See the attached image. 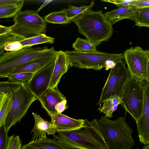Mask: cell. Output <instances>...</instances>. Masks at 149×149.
Here are the masks:
<instances>
[{"label": "cell", "mask_w": 149, "mask_h": 149, "mask_svg": "<svg viewBox=\"0 0 149 149\" xmlns=\"http://www.w3.org/2000/svg\"><path fill=\"white\" fill-rule=\"evenodd\" d=\"M80 127L70 131H57L54 139L66 149H109L96 119L84 120Z\"/></svg>", "instance_id": "1"}, {"label": "cell", "mask_w": 149, "mask_h": 149, "mask_svg": "<svg viewBox=\"0 0 149 149\" xmlns=\"http://www.w3.org/2000/svg\"><path fill=\"white\" fill-rule=\"evenodd\" d=\"M78 28L79 32L97 47L112 36V24L101 11H87L71 20Z\"/></svg>", "instance_id": "2"}, {"label": "cell", "mask_w": 149, "mask_h": 149, "mask_svg": "<svg viewBox=\"0 0 149 149\" xmlns=\"http://www.w3.org/2000/svg\"><path fill=\"white\" fill-rule=\"evenodd\" d=\"M98 123L109 149H131L135 145L132 136L134 131L126 123L125 117L112 120L103 116Z\"/></svg>", "instance_id": "3"}, {"label": "cell", "mask_w": 149, "mask_h": 149, "mask_svg": "<svg viewBox=\"0 0 149 149\" xmlns=\"http://www.w3.org/2000/svg\"><path fill=\"white\" fill-rule=\"evenodd\" d=\"M53 47L24 48L15 52L4 53L0 55V77H6L15 69L29 62L56 54Z\"/></svg>", "instance_id": "4"}, {"label": "cell", "mask_w": 149, "mask_h": 149, "mask_svg": "<svg viewBox=\"0 0 149 149\" xmlns=\"http://www.w3.org/2000/svg\"><path fill=\"white\" fill-rule=\"evenodd\" d=\"M68 57L70 67L79 68L92 69L97 71L105 68L107 62L123 59V54H110L97 51L91 53L79 52L75 50L65 51Z\"/></svg>", "instance_id": "5"}, {"label": "cell", "mask_w": 149, "mask_h": 149, "mask_svg": "<svg viewBox=\"0 0 149 149\" xmlns=\"http://www.w3.org/2000/svg\"><path fill=\"white\" fill-rule=\"evenodd\" d=\"M143 81L136 80L130 75L121 96L123 102L121 104L136 123L142 114L144 100Z\"/></svg>", "instance_id": "6"}, {"label": "cell", "mask_w": 149, "mask_h": 149, "mask_svg": "<svg viewBox=\"0 0 149 149\" xmlns=\"http://www.w3.org/2000/svg\"><path fill=\"white\" fill-rule=\"evenodd\" d=\"M130 76L123 59L116 61L114 65L111 68L97 105L101 106L105 100L112 96L118 95L121 97L124 87Z\"/></svg>", "instance_id": "7"}, {"label": "cell", "mask_w": 149, "mask_h": 149, "mask_svg": "<svg viewBox=\"0 0 149 149\" xmlns=\"http://www.w3.org/2000/svg\"><path fill=\"white\" fill-rule=\"evenodd\" d=\"M12 107L6 120L8 132L17 122H20L26 113L31 104L38 100L25 83L13 93Z\"/></svg>", "instance_id": "8"}, {"label": "cell", "mask_w": 149, "mask_h": 149, "mask_svg": "<svg viewBox=\"0 0 149 149\" xmlns=\"http://www.w3.org/2000/svg\"><path fill=\"white\" fill-rule=\"evenodd\" d=\"M125 61L131 76L135 79L146 80L149 52L139 46L131 47L124 52Z\"/></svg>", "instance_id": "9"}, {"label": "cell", "mask_w": 149, "mask_h": 149, "mask_svg": "<svg viewBox=\"0 0 149 149\" xmlns=\"http://www.w3.org/2000/svg\"><path fill=\"white\" fill-rule=\"evenodd\" d=\"M55 61L35 72L30 80L25 83L38 100L49 88Z\"/></svg>", "instance_id": "10"}, {"label": "cell", "mask_w": 149, "mask_h": 149, "mask_svg": "<svg viewBox=\"0 0 149 149\" xmlns=\"http://www.w3.org/2000/svg\"><path fill=\"white\" fill-rule=\"evenodd\" d=\"M144 100L142 114L136 122L140 142L149 144V83L143 81Z\"/></svg>", "instance_id": "11"}, {"label": "cell", "mask_w": 149, "mask_h": 149, "mask_svg": "<svg viewBox=\"0 0 149 149\" xmlns=\"http://www.w3.org/2000/svg\"><path fill=\"white\" fill-rule=\"evenodd\" d=\"M10 27L11 31L9 34L23 39L45 33L47 28L46 26L38 25L29 22L15 23Z\"/></svg>", "instance_id": "12"}, {"label": "cell", "mask_w": 149, "mask_h": 149, "mask_svg": "<svg viewBox=\"0 0 149 149\" xmlns=\"http://www.w3.org/2000/svg\"><path fill=\"white\" fill-rule=\"evenodd\" d=\"M66 100V97L57 88H49L38 99L42 107L51 117L57 113L56 106L60 102Z\"/></svg>", "instance_id": "13"}, {"label": "cell", "mask_w": 149, "mask_h": 149, "mask_svg": "<svg viewBox=\"0 0 149 149\" xmlns=\"http://www.w3.org/2000/svg\"><path fill=\"white\" fill-rule=\"evenodd\" d=\"M70 67L69 61L65 52L57 51L52 74L49 88L57 87L62 76L66 73Z\"/></svg>", "instance_id": "14"}, {"label": "cell", "mask_w": 149, "mask_h": 149, "mask_svg": "<svg viewBox=\"0 0 149 149\" xmlns=\"http://www.w3.org/2000/svg\"><path fill=\"white\" fill-rule=\"evenodd\" d=\"M138 10L136 7L129 5L119 7L103 14L113 25L125 19H129L135 22L137 19Z\"/></svg>", "instance_id": "15"}, {"label": "cell", "mask_w": 149, "mask_h": 149, "mask_svg": "<svg viewBox=\"0 0 149 149\" xmlns=\"http://www.w3.org/2000/svg\"><path fill=\"white\" fill-rule=\"evenodd\" d=\"M33 116L35 124L31 131L33 133V139H42L47 137L46 133L49 135H54L57 132L56 126L44 120L40 115L32 113Z\"/></svg>", "instance_id": "16"}, {"label": "cell", "mask_w": 149, "mask_h": 149, "mask_svg": "<svg viewBox=\"0 0 149 149\" xmlns=\"http://www.w3.org/2000/svg\"><path fill=\"white\" fill-rule=\"evenodd\" d=\"M51 118L50 123L56 126L58 131L77 129L81 127L84 121V120L73 118L61 113H57Z\"/></svg>", "instance_id": "17"}, {"label": "cell", "mask_w": 149, "mask_h": 149, "mask_svg": "<svg viewBox=\"0 0 149 149\" xmlns=\"http://www.w3.org/2000/svg\"><path fill=\"white\" fill-rule=\"evenodd\" d=\"M56 54L45 58L33 61L26 64L15 69L8 75L19 73H34L55 61Z\"/></svg>", "instance_id": "18"}, {"label": "cell", "mask_w": 149, "mask_h": 149, "mask_svg": "<svg viewBox=\"0 0 149 149\" xmlns=\"http://www.w3.org/2000/svg\"><path fill=\"white\" fill-rule=\"evenodd\" d=\"M38 10H27L20 11L13 18L15 23L29 22L35 24L46 26V22L44 18L38 14Z\"/></svg>", "instance_id": "19"}, {"label": "cell", "mask_w": 149, "mask_h": 149, "mask_svg": "<svg viewBox=\"0 0 149 149\" xmlns=\"http://www.w3.org/2000/svg\"><path fill=\"white\" fill-rule=\"evenodd\" d=\"M22 149H66L56 140L46 137L32 139L22 146Z\"/></svg>", "instance_id": "20"}, {"label": "cell", "mask_w": 149, "mask_h": 149, "mask_svg": "<svg viewBox=\"0 0 149 149\" xmlns=\"http://www.w3.org/2000/svg\"><path fill=\"white\" fill-rule=\"evenodd\" d=\"M13 96L11 93H0V127L6 125L7 117L12 107Z\"/></svg>", "instance_id": "21"}, {"label": "cell", "mask_w": 149, "mask_h": 149, "mask_svg": "<svg viewBox=\"0 0 149 149\" xmlns=\"http://www.w3.org/2000/svg\"><path fill=\"white\" fill-rule=\"evenodd\" d=\"M123 103L121 97L118 95H114L105 100L102 106H100L98 110L100 113H103L105 116L111 118L113 113L117 109L118 106Z\"/></svg>", "instance_id": "22"}, {"label": "cell", "mask_w": 149, "mask_h": 149, "mask_svg": "<svg viewBox=\"0 0 149 149\" xmlns=\"http://www.w3.org/2000/svg\"><path fill=\"white\" fill-rule=\"evenodd\" d=\"M96 46L93 43L87 39L80 38H76L73 43L72 47L75 51L81 53H91L97 51Z\"/></svg>", "instance_id": "23"}, {"label": "cell", "mask_w": 149, "mask_h": 149, "mask_svg": "<svg viewBox=\"0 0 149 149\" xmlns=\"http://www.w3.org/2000/svg\"><path fill=\"white\" fill-rule=\"evenodd\" d=\"M54 40V38L48 36L45 33H43L31 38L24 39L19 42L24 48L31 47L34 45L45 43L53 44Z\"/></svg>", "instance_id": "24"}, {"label": "cell", "mask_w": 149, "mask_h": 149, "mask_svg": "<svg viewBox=\"0 0 149 149\" xmlns=\"http://www.w3.org/2000/svg\"><path fill=\"white\" fill-rule=\"evenodd\" d=\"M24 1L14 4L0 6V18H8L14 17L21 11Z\"/></svg>", "instance_id": "25"}, {"label": "cell", "mask_w": 149, "mask_h": 149, "mask_svg": "<svg viewBox=\"0 0 149 149\" xmlns=\"http://www.w3.org/2000/svg\"><path fill=\"white\" fill-rule=\"evenodd\" d=\"M44 18L46 22L53 24H65L71 22V19L67 16L64 8L60 11L51 12Z\"/></svg>", "instance_id": "26"}, {"label": "cell", "mask_w": 149, "mask_h": 149, "mask_svg": "<svg viewBox=\"0 0 149 149\" xmlns=\"http://www.w3.org/2000/svg\"><path fill=\"white\" fill-rule=\"evenodd\" d=\"M94 2L92 1L88 6H82L77 7L70 5L67 9L64 8V11L67 16L72 19L88 10H92L94 5Z\"/></svg>", "instance_id": "27"}, {"label": "cell", "mask_w": 149, "mask_h": 149, "mask_svg": "<svg viewBox=\"0 0 149 149\" xmlns=\"http://www.w3.org/2000/svg\"><path fill=\"white\" fill-rule=\"evenodd\" d=\"M135 23L139 27H149V7L139 9L137 19Z\"/></svg>", "instance_id": "28"}, {"label": "cell", "mask_w": 149, "mask_h": 149, "mask_svg": "<svg viewBox=\"0 0 149 149\" xmlns=\"http://www.w3.org/2000/svg\"><path fill=\"white\" fill-rule=\"evenodd\" d=\"M23 83L8 80L0 82V93H13L20 87Z\"/></svg>", "instance_id": "29"}, {"label": "cell", "mask_w": 149, "mask_h": 149, "mask_svg": "<svg viewBox=\"0 0 149 149\" xmlns=\"http://www.w3.org/2000/svg\"><path fill=\"white\" fill-rule=\"evenodd\" d=\"M34 73L30 72L19 73L10 74L6 77L11 81L25 83L30 80Z\"/></svg>", "instance_id": "30"}, {"label": "cell", "mask_w": 149, "mask_h": 149, "mask_svg": "<svg viewBox=\"0 0 149 149\" xmlns=\"http://www.w3.org/2000/svg\"><path fill=\"white\" fill-rule=\"evenodd\" d=\"M24 39L9 34L0 36V55L4 53V47L7 44L16 41H20Z\"/></svg>", "instance_id": "31"}, {"label": "cell", "mask_w": 149, "mask_h": 149, "mask_svg": "<svg viewBox=\"0 0 149 149\" xmlns=\"http://www.w3.org/2000/svg\"><path fill=\"white\" fill-rule=\"evenodd\" d=\"M22 143L18 135H12L8 137L7 149H22Z\"/></svg>", "instance_id": "32"}, {"label": "cell", "mask_w": 149, "mask_h": 149, "mask_svg": "<svg viewBox=\"0 0 149 149\" xmlns=\"http://www.w3.org/2000/svg\"><path fill=\"white\" fill-rule=\"evenodd\" d=\"M6 125L0 127V149H7L9 137Z\"/></svg>", "instance_id": "33"}, {"label": "cell", "mask_w": 149, "mask_h": 149, "mask_svg": "<svg viewBox=\"0 0 149 149\" xmlns=\"http://www.w3.org/2000/svg\"><path fill=\"white\" fill-rule=\"evenodd\" d=\"M23 48L19 41H16L9 43L4 47V50L9 52H13L20 50Z\"/></svg>", "instance_id": "34"}, {"label": "cell", "mask_w": 149, "mask_h": 149, "mask_svg": "<svg viewBox=\"0 0 149 149\" xmlns=\"http://www.w3.org/2000/svg\"><path fill=\"white\" fill-rule=\"evenodd\" d=\"M129 5L138 9L149 7V0H131Z\"/></svg>", "instance_id": "35"}, {"label": "cell", "mask_w": 149, "mask_h": 149, "mask_svg": "<svg viewBox=\"0 0 149 149\" xmlns=\"http://www.w3.org/2000/svg\"><path fill=\"white\" fill-rule=\"evenodd\" d=\"M131 0H103L101 1L112 3L119 7L129 6Z\"/></svg>", "instance_id": "36"}, {"label": "cell", "mask_w": 149, "mask_h": 149, "mask_svg": "<svg viewBox=\"0 0 149 149\" xmlns=\"http://www.w3.org/2000/svg\"><path fill=\"white\" fill-rule=\"evenodd\" d=\"M66 100H64L59 103L55 107V109L57 113H61L65 109L68 108Z\"/></svg>", "instance_id": "37"}, {"label": "cell", "mask_w": 149, "mask_h": 149, "mask_svg": "<svg viewBox=\"0 0 149 149\" xmlns=\"http://www.w3.org/2000/svg\"><path fill=\"white\" fill-rule=\"evenodd\" d=\"M11 31L10 26L0 25V36L9 34Z\"/></svg>", "instance_id": "38"}, {"label": "cell", "mask_w": 149, "mask_h": 149, "mask_svg": "<svg viewBox=\"0 0 149 149\" xmlns=\"http://www.w3.org/2000/svg\"><path fill=\"white\" fill-rule=\"evenodd\" d=\"M22 0H0V6L14 4L20 2Z\"/></svg>", "instance_id": "39"}, {"label": "cell", "mask_w": 149, "mask_h": 149, "mask_svg": "<svg viewBox=\"0 0 149 149\" xmlns=\"http://www.w3.org/2000/svg\"><path fill=\"white\" fill-rule=\"evenodd\" d=\"M146 81L147 82L149 83V56L147 64V74Z\"/></svg>", "instance_id": "40"}, {"label": "cell", "mask_w": 149, "mask_h": 149, "mask_svg": "<svg viewBox=\"0 0 149 149\" xmlns=\"http://www.w3.org/2000/svg\"><path fill=\"white\" fill-rule=\"evenodd\" d=\"M143 149H149V144L145 145Z\"/></svg>", "instance_id": "41"}, {"label": "cell", "mask_w": 149, "mask_h": 149, "mask_svg": "<svg viewBox=\"0 0 149 149\" xmlns=\"http://www.w3.org/2000/svg\"><path fill=\"white\" fill-rule=\"evenodd\" d=\"M135 149H139L138 148H136Z\"/></svg>", "instance_id": "42"}, {"label": "cell", "mask_w": 149, "mask_h": 149, "mask_svg": "<svg viewBox=\"0 0 149 149\" xmlns=\"http://www.w3.org/2000/svg\"><path fill=\"white\" fill-rule=\"evenodd\" d=\"M148 51H149V49H148Z\"/></svg>", "instance_id": "43"}]
</instances>
